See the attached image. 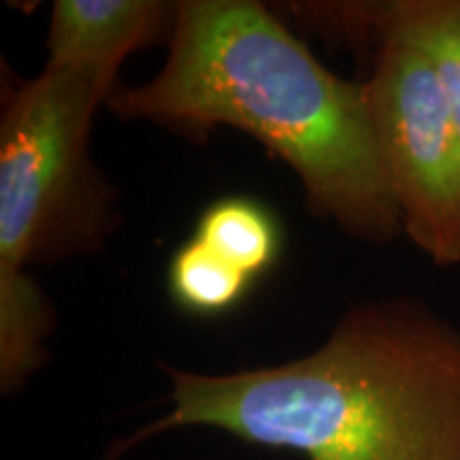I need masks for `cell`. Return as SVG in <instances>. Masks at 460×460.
Segmentation results:
<instances>
[{
	"label": "cell",
	"mask_w": 460,
	"mask_h": 460,
	"mask_svg": "<svg viewBox=\"0 0 460 460\" xmlns=\"http://www.w3.org/2000/svg\"><path fill=\"white\" fill-rule=\"evenodd\" d=\"M166 373L171 410L111 458L172 429L209 427L307 460H460V331L418 298L358 305L286 365Z\"/></svg>",
	"instance_id": "1"
},
{
	"label": "cell",
	"mask_w": 460,
	"mask_h": 460,
	"mask_svg": "<svg viewBox=\"0 0 460 460\" xmlns=\"http://www.w3.org/2000/svg\"><path fill=\"white\" fill-rule=\"evenodd\" d=\"M107 102L194 135L243 130L292 166L318 214L376 243L402 233L362 84L322 66L262 4L180 3L163 71Z\"/></svg>",
	"instance_id": "2"
},
{
	"label": "cell",
	"mask_w": 460,
	"mask_h": 460,
	"mask_svg": "<svg viewBox=\"0 0 460 460\" xmlns=\"http://www.w3.org/2000/svg\"><path fill=\"white\" fill-rule=\"evenodd\" d=\"M111 94L88 73L48 66L9 92L0 124V273L96 241L107 199L88 137Z\"/></svg>",
	"instance_id": "3"
},
{
	"label": "cell",
	"mask_w": 460,
	"mask_h": 460,
	"mask_svg": "<svg viewBox=\"0 0 460 460\" xmlns=\"http://www.w3.org/2000/svg\"><path fill=\"white\" fill-rule=\"evenodd\" d=\"M365 90L402 233L439 267L460 264V130L422 56L377 39Z\"/></svg>",
	"instance_id": "4"
},
{
	"label": "cell",
	"mask_w": 460,
	"mask_h": 460,
	"mask_svg": "<svg viewBox=\"0 0 460 460\" xmlns=\"http://www.w3.org/2000/svg\"><path fill=\"white\" fill-rule=\"evenodd\" d=\"M177 7L154 0H60L48 34V68L84 71L113 90L132 51L171 37Z\"/></svg>",
	"instance_id": "5"
},
{
	"label": "cell",
	"mask_w": 460,
	"mask_h": 460,
	"mask_svg": "<svg viewBox=\"0 0 460 460\" xmlns=\"http://www.w3.org/2000/svg\"><path fill=\"white\" fill-rule=\"evenodd\" d=\"M307 15L348 41L396 39L427 60L460 130V0L314 4Z\"/></svg>",
	"instance_id": "6"
},
{
	"label": "cell",
	"mask_w": 460,
	"mask_h": 460,
	"mask_svg": "<svg viewBox=\"0 0 460 460\" xmlns=\"http://www.w3.org/2000/svg\"><path fill=\"white\" fill-rule=\"evenodd\" d=\"M49 305L26 271L0 273V386L13 393L41 367Z\"/></svg>",
	"instance_id": "7"
},
{
	"label": "cell",
	"mask_w": 460,
	"mask_h": 460,
	"mask_svg": "<svg viewBox=\"0 0 460 460\" xmlns=\"http://www.w3.org/2000/svg\"><path fill=\"white\" fill-rule=\"evenodd\" d=\"M199 241L252 279L279 254V228L261 203L243 197L216 200L197 224Z\"/></svg>",
	"instance_id": "8"
},
{
	"label": "cell",
	"mask_w": 460,
	"mask_h": 460,
	"mask_svg": "<svg viewBox=\"0 0 460 460\" xmlns=\"http://www.w3.org/2000/svg\"><path fill=\"white\" fill-rule=\"evenodd\" d=\"M252 284L250 275L239 271L211 247L194 237L172 256L169 290L183 309L214 315L234 307Z\"/></svg>",
	"instance_id": "9"
}]
</instances>
